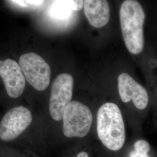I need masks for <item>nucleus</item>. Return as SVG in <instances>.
<instances>
[{
    "label": "nucleus",
    "mask_w": 157,
    "mask_h": 157,
    "mask_svg": "<svg viewBox=\"0 0 157 157\" xmlns=\"http://www.w3.org/2000/svg\"><path fill=\"white\" fill-rule=\"evenodd\" d=\"M63 132L69 137H83L90 131L93 115L90 108L77 101H71L63 114Z\"/></svg>",
    "instance_id": "3"
},
{
    "label": "nucleus",
    "mask_w": 157,
    "mask_h": 157,
    "mask_svg": "<svg viewBox=\"0 0 157 157\" xmlns=\"http://www.w3.org/2000/svg\"><path fill=\"white\" fill-rule=\"evenodd\" d=\"M73 88V78L70 74L62 73L55 78L49 102V111L54 120H62L64 110L72 100Z\"/></svg>",
    "instance_id": "5"
},
{
    "label": "nucleus",
    "mask_w": 157,
    "mask_h": 157,
    "mask_svg": "<svg viewBox=\"0 0 157 157\" xmlns=\"http://www.w3.org/2000/svg\"><path fill=\"white\" fill-rule=\"evenodd\" d=\"M121 33L126 48L132 54L138 55L144 47V26L146 13L137 0H124L119 8Z\"/></svg>",
    "instance_id": "1"
},
{
    "label": "nucleus",
    "mask_w": 157,
    "mask_h": 157,
    "mask_svg": "<svg viewBox=\"0 0 157 157\" xmlns=\"http://www.w3.org/2000/svg\"><path fill=\"white\" fill-rule=\"evenodd\" d=\"M83 10L85 17L93 28H103L110 20L111 11L108 0H84Z\"/></svg>",
    "instance_id": "9"
},
{
    "label": "nucleus",
    "mask_w": 157,
    "mask_h": 157,
    "mask_svg": "<svg viewBox=\"0 0 157 157\" xmlns=\"http://www.w3.org/2000/svg\"><path fill=\"white\" fill-rule=\"evenodd\" d=\"M97 131L102 143L109 150L115 151L122 148L125 128L122 113L117 104L107 102L99 108Z\"/></svg>",
    "instance_id": "2"
},
{
    "label": "nucleus",
    "mask_w": 157,
    "mask_h": 157,
    "mask_svg": "<svg viewBox=\"0 0 157 157\" xmlns=\"http://www.w3.org/2000/svg\"><path fill=\"white\" fill-rule=\"evenodd\" d=\"M89 157V155L86 152L82 151L78 153L77 157Z\"/></svg>",
    "instance_id": "12"
},
{
    "label": "nucleus",
    "mask_w": 157,
    "mask_h": 157,
    "mask_svg": "<svg viewBox=\"0 0 157 157\" xmlns=\"http://www.w3.org/2000/svg\"><path fill=\"white\" fill-rule=\"evenodd\" d=\"M150 150V144L147 141L139 140L135 143L134 150L130 153L129 157H150L148 154Z\"/></svg>",
    "instance_id": "10"
},
{
    "label": "nucleus",
    "mask_w": 157,
    "mask_h": 157,
    "mask_svg": "<svg viewBox=\"0 0 157 157\" xmlns=\"http://www.w3.org/2000/svg\"><path fill=\"white\" fill-rule=\"evenodd\" d=\"M0 77L8 95L17 98L22 95L25 88L26 79L19 65L12 59L0 60Z\"/></svg>",
    "instance_id": "7"
},
{
    "label": "nucleus",
    "mask_w": 157,
    "mask_h": 157,
    "mask_svg": "<svg viewBox=\"0 0 157 157\" xmlns=\"http://www.w3.org/2000/svg\"><path fill=\"white\" fill-rule=\"evenodd\" d=\"M19 65L29 84L38 91L45 90L50 82L51 69L45 60L30 52L20 56Z\"/></svg>",
    "instance_id": "4"
},
{
    "label": "nucleus",
    "mask_w": 157,
    "mask_h": 157,
    "mask_svg": "<svg viewBox=\"0 0 157 157\" xmlns=\"http://www.w3.org/2000/svg\"><path fill=\"white\" fill-rule=\"evenodd\" d=\"M70 8L75 11H79L83 8L84 0H65Z\"/></svg>",
    "instance_id": "11"
},
{
    "label": "nucleus",
    "mask_w": 157,
    "mask_h": 157,
    "mask_svg": "<svg viewBox=\"0 0 157 157\" xmlns=\"http://www.w3.org/2000/svg\"><path fill=\"white\" fill-rule=\"evenodd\" d=\"M32 121V113L26 107L12 108L1 121L0 139L4 141L15 139L28 128Z\"/></svg>",
    "instance_id": "6"
},
{
    "label": "nucleus",
    "mask_w": 157,
    "mask_h": 157,
    "mask_svg": "<svg viewBox=\"0 0 157 157\" xmlns=\"http://www.w3.org/2000/svg\"><path fill=\"white\" fill-rule=\"evenodd\" d=\"M118 83L119 94L122 101L124 103L132 101L135 107L140 110L146 108L148 103V95L144 87L126 73L119 75Z\"/></svg>",
    "instance_id": "8"
}]
</instances>
